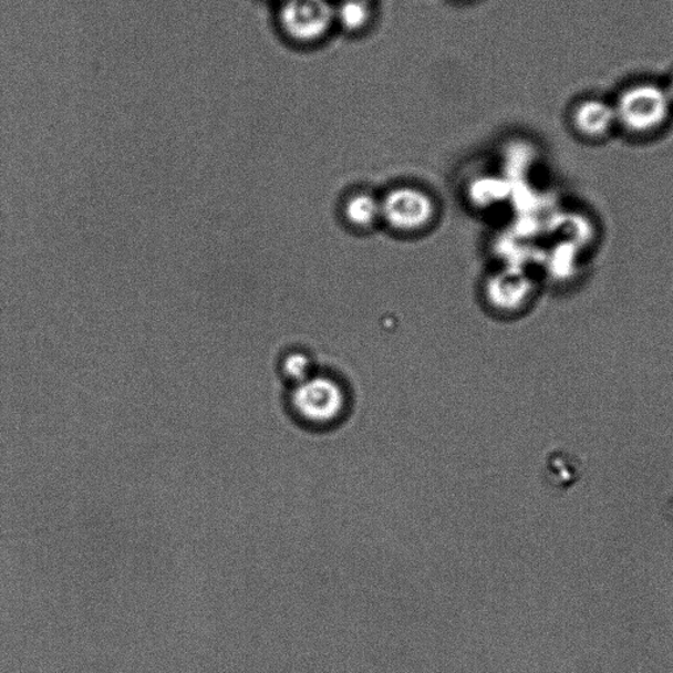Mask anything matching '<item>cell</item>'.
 I'll use <instances>...</instances> for the list:
<instances>
[{
	"label": "cell",
	"mask_w": 673,
	"mask_h": 673,
	"mask_svg": "<svg viewBox=\"0 0 673 673\" xmlns=\"http://www.w3.org/2000/svg\"><path fill=\"white\" fill-rule=\"evenodd\" d=\"M292 416L312 429H327L339 425L346 415V391L335 379L312 375L294 384L289 398Z\"/></svg>",
	"instance_id": "1"
},
{
	"label": "cell",
	"mask_w": 673,
	"mask_h": 673,
	"mask_svg": "<svg viewBox=\"0 0 673 673\" xmlns=\"http://www.w3.org/2000/svg\"><path fill=\"white\" fill-rule=\"evenodd\" d=\"M617 123L634 135H648L667 122L671 100L667 91L655 84H636L620 96L615 107Z\"/></svg>",
	"instance_id": "2"
},
{
	"label": "cell",
	"mask_w": 673,
	"mask_h": 673,
	"mask_svg": "<svg viewBox=\"0 0 673 673\" xmlns=\"http://www.w3.org/2000/svg\"><path fill=\"white\" fill-rule=\"evenodd\" d=\"M382 220L402 235H417L432 226L437 217V205L424 189L402 186L381 201Z\"/></svg>",
	"instance_id": "3"
},
{
	"label": "cell",
	"mask_w": 673,
	"mask_h": 673,
	"mask_svg": "<svg viewBox=\"0 0 673 673\" xmlns=\"http://www.w3.org/2000/svg\"><path fill=\"white\" fill-rule=\"evenodd\" d=\"M334 19L327 0H282L279 11L280 30L298 42L324 38Z\"/></svg>",
	"instance_id": "4"
},
{
	"label": "cell",
	"mask_w": 673,
	"mask_h": 673,
	"mask_svg": "<svg viewBox=\"0 0 673 673\" xmlns=\"http://www.w3.org/2000/svg\"><path fill=\"white\" fill-rule=\"evenodd\" d=\"M574 130L589 139L605 137L617 123L615 110L601 101H586L573 111Z\"/></svg>",
	"instance_id": "5"
},
{
	"label": "cell",
	"mask_w": 673,
	"mask_h": 673,
	"mask_svg": "<svg viewBox=\"0 0 673 673\" xmlns=\"http://www.w3.org/2000/svg\"><path fill=\"white\" fill-rule=\"evenodd\" d=\"M343 216L356 229L373 228L382 219L381 201L366 193L353 194L343 206Z\"/></svg>",
	"instance_id": "6"
},
{
	"label": "cell",
	"mask_w": 673,
	"mask_h": 673,
	"mask_svg": "<svg viewBox=\"0 0 673 673\" xmlns=\"http://www.w3.org/2000/svg\"><path fill=\"white\" fill-rule=\"evenodd\" d=\"M334 17L346 31L361 32L370 24L373 9L367 0H342Z\"/></svg>",
	"instance_id": "7"
},
{
	"label": "cell",
	"mask_w": 673,
	"mask_h": 673,
	"mask_svg": "<svg viewBox=\"0 0 673 673\" xmlns=\"http://www.w3.org/2000/svg\"><path fill=\"white\" fill-rule=\"evenodd\" d=\"M312 364L303 353H291L282 361V374L294 385L311 377Z\"/></svg>",
	"instance_id": "8"
},
{
	"label": "cell",
	"mask_w": 673,
	"mask_h": 673,
	"mask_svg": "<svg viewBox=\"0 0 673 673\" xmlns=\"http://www.w3.org/2000/svg\"><path fill=\"white\" fill-rule=\"evenodd\" d=\"M669 96H670L671 102H673V81H672V84H671V87L669 91Z\"/></svg>",
	"instance_id": "9"
}]
</instances>
